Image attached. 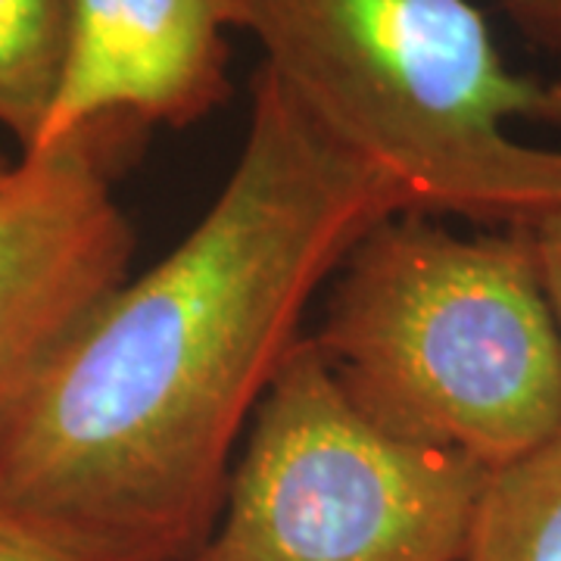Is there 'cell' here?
I'll use <instances>...</instances> for the list:
<instances>
[{"label": "cell", "mask_w": 561, "mask_h": 561, "mask_svg": "<svg viewBox=\"0 0 561 561\" xmlns=\"http://www.w3.org/2000/svg\"><path fill=\"white\" fill-rule=\"evenodd\" d=\"M0 561H147L91 524L0 483Z\"/></svg>", "instance_id": "obj_9"}, {"label": "cell", "mask_w": 561, "mask_h": 561, "mask_svg": "<svg viewBox=\"0 0 561 561\" xmlns=\"http://www.w3.org/2000/svg\"><path fill=\"white\" fill-rule=\"evenodd\" d=\"M461 561H561V434L486 474Z\"/></svg>", "instance_id": "obj_7"}, {"label": "cell", "mask_w": 561, "mask_h": 561, "mask_svg": "<svg viewBox=\"0 0 561 561\" xmlns=\"http://www.w3.org/2000/svg\"><path fill=\"white\" fill-rule=\"evenodd\" d=\"M147 128L94 122L0 172V434L131 275L116 179Z\"/></svg>", "instance_id": "obj_5"}, {"label": "cell", "mask_w": 561, "mask_h": 561, "mask_svg": "<svg viewBox=\"0 0 561 561\" xmlns=\"http://www.w3.org/2000/svg\"><path fill=\"white\" fill-rule=\"evenodd\" d=\"M228 28L225 0H72L60 84L32 150L106 119L147 131L201 122L231 94Z\"/></svg>", "instance_id": "obj_6"}, {"label": "cell", "mask_w": 561, "mask_h": 561, "mask_svg": "<svg viewBox=\"0 0 561 561\" xmlns=\"http://www.w3.org/2000/svg\"><path fill=\"white\" fill-rule=\"evenodd\" d=\"M500 3L530 38L561 54V0H500Z\"/></svg>", "instance_id": "obj_11"}, {"label": "cell", "mask_w": 561, "mask_h": 561, "mask_svg": "<svg viewBox=\"0 0 561 561\" xmlns=\"http://www.w3.org/2000/svg\"><path fill=\"white\" fill-rule=\"evenodd\" d=\"M10 157H3V153H0V172H7V165H10Z\"/></svg>", "instance_id": "obj_13"}, {"label": "cell", "mask_w": 561, "mask_h": 561, "mask_svg": "<svg viewBox=\"0 0 561 561\" xmlns=\"http://www.w3.org/2000/svg\"><path fill=\"white\" fill-rule=\"evenodd\" d=\"M262 66L405 213L527 228L561 203V150L537 119L542 84L512 72L471 0H225Z\"/></svg>", "instance_id": "obj_3"}, {"label": "cell", "mask_w": 561, "mask_h": 561, "mask_svg": "<svg viewBox=\"0 0 561 561\" xmlns=\"http://www.w3.org/2000/svg\"><path fill=\"white\" fill-rule=\"evenodd\" d=\"M537 119L552 122V125H559V128H561V69H559V76H556V79L542 84L540 113H537Z\"/></svg>", "instance_id": "obj_12"}, {"label": "cell", "mask_w": 561, "mask_h": 561, "mask_svg": "<svg viewBox=\"0 0 561 561\" xmlns=\"http://www.w3.org/2000/svg\"><path fill=\"white\" fill-rule=\"evenodd\" d=\"M306 337L362 419L486 474L561 434V334L524 228L387 216Z\"/></svg>", "instance_id": "obj_2"}, {"label": "cell", "mask_w": 561, "mask_h": 561, "mask_svg": "<svg viewBox=\"0 0 561 561\" xmlns=\"http://www.w3.org/2000/svg\"><path fill=\"white\" fill-rule=\"evenodd\" d=\"M393 213L390 184L260 66L216 201L122 280L3 427L0 483L147 561L191 559L309 302Z\"/></svg>", "instance_id": "obj_1"}, {"label": "cell", "mask_w": 561, "mask_h": 561, "mask_svg": "<svg viewBox=\"0 0 561 561\" xmlns=\"http://www.w3.org/2000/svg\"><path fill=\"white\" fill-rule=\"evenodd\" d=\"M72 0H0V128L32 150L60 84Z\"/></svg>", "instance_id": "obj_8"}, {"label": "cell", "mask_w": 561, "mask_h": 561, "mask_svg": "<svg viewBox=\"0 0 561 561\" xmlns=\"http://www.w3.org/2000/svg\"><path fill=\"white\" fill-rule=\"evenodd\" d=\"M483 481L474 461L362 419L302 337L184 561H461Z\"/></svg>", "instance_id": "obj_4"}, {"label": "cell", "mask_w": 561, "mask_h": 561, "mask_svg": "<svg viewBox=\"0 0 561 561\" xmlns=\"http://www.w3.org/2000/svg\"><path fill=\"white\" fill-rule=\"evenodd\" d=\"M524 231L530 238L542 290H546V300L552 306V316H556L561 334V203L552 206L549 213H542L537 221H530Z\"/></svg>", "instance_id": "obj_10"}]
</instances>
